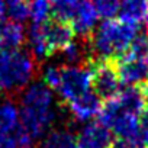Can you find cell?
Returning a JSON list of instances; mask_svg holds the SVG:
<instances>
[{
  "label": "cell",
  "mask_w": 148,
  "mask_h": 148,
  "mask_svg": "<svg viewBox=\"0 0 148 148\" xmlns=\"http://www.w3.org/2000/svg\"><path fill=\"white\" fill-rule=\"evenodd\" d=\"M141 147L148 148V109L141 118Z\"/></svg>",
  "instance_id": "cell-23"
},
{
  "label": "cell",
  "mask_w": 148,
  "mask_h": 148,
  "mask_svg": "<svg viewBox=\"0 0 148 148\" xmlns=\"http://www.w3.org/2000/svg\"><path fill=\"white\" fill-rule=\"evenodd\" d=\"M148 109L145 86H128L102 105L100 123L119 141V148L141 147V118Z\"/></svg>",
  "instance_id": "cell-1"
},
{
  "label": "cell",
  "mask_w": 148,
  "mask_h": 148,
  "mask_svg": "<svg viewBox=\"0 0 148 148\" xmlns=\"http://www.w3.org/2000/svg\"><path fill=\"white\" fill-rule=\"evenodd\" d=\"M93 87V70L87 65L67 64L60 65L58 80L54 92L67 103L92 92Z\"/></svg>",
  "instance_id": "cell-6"
},
{
  "label": "cell",
  "mask_w": 148,
  "mask_h": 148,
  "mask_svg": "<svg viewBox=\"0 0 148 148\" xmlns=\"http://www.w3.org/2000/svg\"><path fill=\"white\" fill-rule=\"evenodd\" d=\"M5 51V47H3V41H2V35H0V52Z\"/></svg>",
  "instance_id": "cell-27"
},
{
  "label": "cell",
  "mask_w": 148,
  "mask_h": 148,
  "mask_svg": "<svg viewBox=\"0 0 148 148\" xmlns=\"http://www.w3.org/2000/svg\"><path fill=\"white\" fill-rule=\"evenodd\" d=\"M6 15V0H0V22Z\"/></svg>",
  "instance_id": "cell-25"
},
{
  "label": "cell",
  "mask_w": 148,
  "mask_h": 148,
  "mask_svg": "<svg viewBox=\"0 0 148 148\" xmlns=\"http://www.w3.org/2000/svg\"><path fill=\"white\" fill-rule=\"evenodd\" d=\"M28 2H31V0H28Z\"/></svg>",
  "instance_id": "cell-29"
},
{
  "label": "cell",
  "mask_w": 148,
  "mask_h": 148,
  "mask_svg": "<svg viewBox=\"0 0 148 148\" xmlns=\"http://www.w3.org/2000/svg\"><path fill=\"white\" fill-rule=\"evenodd\" d=\"M60 52L62 54V57L65 58V61L68 64H76L82 58V48L77 42H74V41H71L68 45H65Z\"/></svg>",
  "instance_id": "cell-21"
},
{
  "label": "cell",
  "mask_w": 148,
  "mask_h": 148,
  "mask_svg": "<svg viewBox=\"0 0 148 148\" xmlns=\"http://www.w3.org/2000/svg\"><path fill=\"white\" fill-rule=\"evenodd\" d=\"M116 71L122 84L138 86L148 80V38L136 35L129 49L118 60Z\"/></svg>",
  "instance_id": "cell-5"
},
{
  "label": "cell",
  "mask_w": 148,
  "mask_h": 148,
  "mask_svg": "<svg viewBox=\"0 0 148 148\" xmlns=\"http://www.w3.org/2000/svg\"><path fill=\"white\" fill-rule=\"evenodd\" d=\"M6 15L10 21L22 23L29 18V2L28 0H6Z\"/></svg>",
  "instance_id": "cell-18"
},
{
  "label": "cell",
  "mask_w": 148,
  "mask_h": 148,
  "mask_svg": "<svg viewBox=\"0 0 148 148\" xmlns=\"http://www.w3.org/2000/svg\"><path fill=\"white\" fill-rule=\"evenodd\" d=\"M49 2H51V13L54 15V19L68 23L74 10L84 0H49Z\"/></svg>",
  "instance_id": "cell-16"
},
{
  "label": "cell",
  "mask_w": 148,
  "mask_h": 148,
  "mask_svg": "<svg viewBox=\"0 0 148 148\" xmlns=\"http://www.w3.org/2000/svg\"><path fill=\"white\" fill-rule=\"evenodd\" d=\"M0 35H2L5 49H19V47L26 39L23 25L15 21L0 22Z\"/></svg>",
  "instance_id": "cell-14"
},
{
  "label": "cell",
  "mask_w": 148,
  "mask_h": 148,
  "mask_svg": "<svg viewBox=\"0 0 148 148\" xmlns=\"http://www.w3.org/2000/svg\"><path fill=\"white\" fill-rule=\"evenodd\" d=\"M102 100L95 92L82 95L68 103L70 113L79 122H90L93 118L99 116L102 110Z\"/></svg>",
  "instance_id": "cell-10"
},
{
  "label": "cell",
  "mask_w": 148,
  "mask_h": 148,
  "mask_svg": "<svg viewBox=\"0 0 148 148\" xmlns=\"http://www.w3.org/2000/svg\"><path fill=\"white\" fill-rule=\"evenodd\" d=\"M148 15V0H121L119 19L132 25L145 21Z\"/></svg>",
  "instance_id": "cell-13"
},
{
  "label": "cell",
  "mask_w": 148,
  "mask_h": 148,
  "mask_svg": "<svg viewBox=\"0 0 148 148\" xmlns=\"http://www.w3.org/2000/svg\"><path fill=\"white\" fill-rule=\"evenodd\" d=\"M144 86H145V89H147V93H148V83H147V84H144Z\"/></svg>",
  "instance_id": "cell-28"
},
{
  "label": "cell",
  "mask_w": 148,
  "mask_h": 148,
  "mask_svg": "<svg viewBox=\"0 0 148 148\" xmlns=\"http://www.w3.org/2000/svg\"><path fill=\"white\" fill-rule=\"evenodd\" d=\"M93 70V87L95 93L100 99H110L121 90V80L116 71V65L110 61H99Z\"/></svg>",
  "instance_id": "cell-7"
},
{
  "label": "cell",
  "mask_w": 148,
  "mask_h": 148,
  "mask_svg": "<svg viewBox=\"0 0 148 148\" xmlns=\"http://www.w3.org/2000/svg\"><path fill=\"white\" fill-rule=\"evenodd\" d=\"M145 29H147V38H148V15H147V18H145Z\"/></svg>",
  "instance_id": "cell-26"
},
{
  "label": "cell",
  "mask_w": 148,
  "mask_h": 148,
  "mask_svg": "<svg viewBox=\"0 0 148 148\" xmlns=\"http://www.w3.org/2000/svg\"><path fill=\"white\" fill-rule=\"evenodd\" d=\"M49 15H51L49 0H31L29 2V18L34 21V23L47 22Z\"/></svg>",
  "instance_id": "cell-20"
},
{
  "label": "cell",
  "mask_w": 148,
  "mask_h": 148,
  "mask_svg": "<svg viewBox=\"0 0 148 148\" xmlns=\"http://www.w3.org/2000/svg\"><path fill=\"white\" fill-rule=\"evenodd\" d=\"M28 44L32 51V57L36 60H44L49 55H52L48 36H47V29H45V22L42 23H32L29 32H28Z\"/></svg>",
  "instance_id": "cell-12"
},
{
  "label": "cell",
  "mask_w": 148,
  "mask_h": 148,
  "mask_svg": "<svg viewBox=\"0 0 148 148\" xmlns=\"http://www.w3.org/2000/svg\"><path fill=\"white\" fill-rule=\"evenodd\" d=\"M15 138H16V145H18V148H34V147H35V142H36V141H35L26 131H23L22 128H18V129H16Z\"/></svg>",
  "instance_id": "cell-22"
},
{
  "label": "cell",
  "mask_w": 148,
  "mask_h": 148,
  "mask_svg": "<svg viewBox=\"0 0 148 148\" xmlns=\"http://www.w3.org/2000/svg\"><path fill=\"white\" fill-rule=\"evenodd\" d=\"M93 8L96 9L99 18L108 21L115 19L116 15H119L121 0H90Z\"/></svg>",
  "instance_id": "cell-19"
},
{
  "label": "cell",
  "mask_w": 148,
  "mask_h": 148,
  "mask_svg": "<svg viewBox=\"0 0 148 148\" xmlns=\"http://www.w3.org/2000/svg\"><path fill=\"white\" fill-rule=\"evenodd\" d=\"M45 29H47V36H48V42H49V48L52 54L57 51H61L65 45H68L73 41L74 32L67 22L47 21Z\"/></svg>",
  "instance_id": "cell-11"
},
{
  "label": "cell",
  "mask_w": 148,
  "mask_h": 148,
  "mask_svg": "<svg viewBox=\"0 0 148 148\" xmlns=\"http://www.w3.org/2000/svg\"><path fill=\"white\" fill-rule=\"evenodd\" d=\"M19 126V108L10 100H0V134H12Z\"/></svg>",
  "instance_id": "cell-15"
},
{
  "label": "cell",
  "mask_w": 148,
  "mask_h": 148,
  "mask_svg": "<svg viewBox=\"0 0 148 148\" xmlns=\"http://www.w3.org/2000/svg\"><path fill=\"white\" fill-rule=\"evenodd\" d=\"M97 21H99V15L93 8L92 2L84 0L74 10L68 25L71 26L73 32L76 35L82 38H90L95 29L97 28Z\"/></svg>",
  "instance_id": "cell-9"
},
{
  "label": "cell",
  "mask_w": 148,
  "mask_h": 148,
  "mask_svg": "<svg viewBox=\"0 0 148 148\" xmlns=\"http://www.w3.org/2000/svg\"><path fill=\"white\" fill-rule=\"evenodd\" d=\"M136 35V25L123 22L121 19H108L97 25L92 34V49L99 61L113 62L129 49Z\"/></svg>",
  "instance_id": "cell-3"
},
{
  "label": "cell",
  "mask_w": 148,
  "mask_h": 148,
  "mask_svg": "<svg viewBox=\"0 0 148 148\" xmlns=\"http://www.w3.org/2000/svg\"><path fill=\"white\" fill-rule=\"evenodd\" d=\"M54 121V92L42 82L26 86L19 108L21 128L36 141L47 134Z\"/></svg>",
  "instance_id": "cell-2"
},
{
  "label": "cell",
  "mask_w": 148,
  "mask_h": 148,
  "mask_svg": "<svg viewBox=\"0 0 148 148\" xmlns=\"http://www.w3.org/2000/svg\"><path fill=\"white\" fill-rule=\"evenodd\" d=\"M76 148H113V135L100 122H87L76 138Z\"/></svg>",
  "instance_id": "cell-8"
},
{
  "label": "cell",
  "mask_w": 148,
  "mask_h": 148,
  "mask_svg": "<svg viewBox=\"0 0 148 148\" xmlns=\"http://www.w3.org/2000/svg\"><path fill=\"white\" fill-rule=\"evenodd\" d=\"M0 148H18L13 134H0Z\"/></svg>",
  "instance_id": "cell-24"
},
{
  "label": "cell",
  "mask_w": 148,
  "mask_h": 148,
  "mask_svg": "<svg viewBox=\"0 0 148 148\" xmlns=\"http://www.w3.org/2000/svg\"><path fill=\"white\" fill-rule=\"evenodd\" d=\"M35 60L22 49L0 52V93L18 92L31 84L35 76Z\"/></svg>",
  "instance_id": "cell-4"
},
{
  "label": "cell",
  "mask_w": 148,
  "mask_h": 148,
  "mask_svg": "<svg viewBox=\"0 0 148 148\" xmlns=\"http://www.w3.org/2000/svg\"><path fill=\"white\" fill-rule=\"evenodd\" d=\"M45 148H76V138L67 129L51 131L44 142Z\"/></svg>",
  "instance_id": "cell-17"
}]
</instances>
